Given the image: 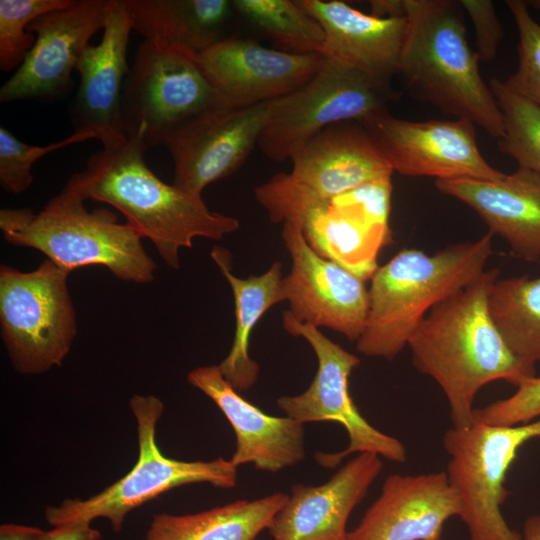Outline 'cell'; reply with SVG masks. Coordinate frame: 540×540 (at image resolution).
I'll return each instance as SVG.
<instances>
[{
  "mask_svg": "<svg viewBox=\"0 0 540 540\" xmlns=\"http://www.w3.org/2000/svg\"><path fill=\"white\" fill-rule=\"evenodd\" d=\"M499 270H484L467 286L434 306L408 341L414 366L443 391L454 427L473 423L480 389L504 380L517 387L535 367L509 350L490 312L488 299Z\"/></svg>",
  "mask_w": 540,
  "mask_h": 540,
  "instance_id": "cell-1",
  "label": "cell"
},
{
  "mask_svg": "<svg viewBox=\"0 0 540 540\" xmlns=\"http://www.w3.org/2000/svg\"><path fill=\"white\" fill-rule=\"evenodd\" d=\"M147 147L139 135L128 136L118 146L103 147L64 188L84 200L116 208L142 237L151 240L169 267L178 269L180 250L191 248L194 238L222 240L238 230L239 221L209 210L201 195L159 179L145 163Z\"/></svg>",
  "mask_w": 540,
  "mask_h": 540,
  "instance_id": "cell-2",
  "label": "cell"
},
{
  "mask_svg": "<svg viewBox=\"0 0 540 540\" xmlns=\"http://www.w3.org/2000/svg\"><path fill=\"white\" fill-rule=\"evenodd\" d=\"M408 26L397 74L410 94L499 140L503 120L467 41L460 1L404 0Z\"/></svg>",
  "mask_w": 540,
  "mask_h": 540,
  "instance_id": "cell-3",
  "label": "cell"
},
{
  "mask_svg": "<svg viewBox=\"0 0 540 540\" xmlns=\"http://www.w3.org/2000/svg\"><path fill=\"white\" fill-rule=\"evenodd\" d=\"M492 234L449 245L433 254L403 249L371 277L369 311L357 350L393 360L427 313L458 292L486 267Z\"/></svg>",
  "mask_w": 540,
  "mask_h": 540,
  "instance_id": "cell-4",
  "label": "cell"
},
{
  "mask_svg": "<svg viewBox=\"0 0 540 540\" xmlns=\"http://www.w3.org/2000/svg\"><path fill=\"white\" fill-rule=\"evenodd\" d=\"M84 199L63 188L42 210L1 209L0 230L10 244L29 247L68 271L102 265L117 278L146 284L157 268L130 224L107 208L86 209Z\"/></svg>",
  "mask_w": 540,
  "mask_h": 540,
  "instance_id": "cell-5",
  "label": "cell"
},
{
  "mask_svg": "<svg viewBox=\"0 0 540 540\" xmlns=\"http://www.w3.org/2000/svg\"><path fill=\"white\" fill-rule=\"evenodd\" d=\"M391 195L388 176L331 198H309L264 185L256 200L272 222H297L318 255L366 282L379 267L380 250L392 242Z\"/></svg>",
  "mask_w": 540,
  "mask_h": 540,
  "instance_id": "cell-6",
  "label": "cell"
},
{
  "mask_svg": "<svg viewBox=\"0 0 540 540\" xmlns=\"http://www.w3.org/2000/svg\"><path fill=\"white\" fill-rule=\"evenodd\" d=\"M129 407L137 424L138 458L122 478L87 499L69 498L58 506H48L44 517L49 525L86 523L97 518L110 521L119 532L129 512L163 493L193 483H209L221 488L237 484V466L230 459L181 461L165 456L156 442V426L164 404L153 395H133Z\"/></svg>",
  "mask_w": 540,
  "mask_h": 540,
  "instance_id": "cell-7",
  "label": "cell"
},
{
  "mask_svg": "<svg viewBox=\"0 0 540 540\" xmlns=\"http://www.w3.org/2000/svg\"><path fill=\"white\" fill-rule=\"evenodd\" d=\"M69 274L48 259L29 272L1 265V337L19 374L38 375L61 367L70 352L77 321Z\"/></svg>",
  "mask_w": 540,
  "mask_h": 540,
  "instance_id": "cell-8",
  "label": "cell"
},
{
  "mask_svg": "<svg viewBox=\"0 0 540 540\" xmlns=\"http://www.w3.org/2000/svg\"><path fill=\"white\" fill-rule=\"evenodd\" d=\"M224 109L197 55L144 41L127 75L122 101L125 132L147 146L166 145L195 119Z\"/></svg>",
  "mask_w": 540,
  "mask_h": 540,
  "instance_id": "cell-9",
  "label": "cell"
},
{
  "mask_svg": "<svg viewBox=\"0 0 540 540\" xmlns=\"http://www.w3.org/2000/svg\"><path fill=\"white\" fill-rule=\"evenodd\" d=\"M540 438V418L514 426L473 422L445 431L446 475L460 502L470 540H521L501 513L508 497L506 474L519 449Z\"/></svg>",
  "mask_w": 540,
  "mask_h": 540,
  "instance_id": "cell-10",
  "label": "cell"
},
{
  "mask_svg": "<svg viewBox=\"0 0 540 540\" xmlns=\"http://www.w3.org/2000/svg\"><path fill=\"white\" fill-rule=\"evenodd\" d=\"M398 95L362 71L326 58L315 75L297 90L275 99L258 146L274 161L290 159L309 138L345 121L361 122L388 112Z\"/></svg>",
  "mask_w": 540,
  "mask_h": 540,
  "instance_id": "cell-11",
  "label": "cell"
},
{
  "mask_svg": "<svg viewBox=\"0 0 540 540\" xmlns=\"http://www.w3.org/2000/svg\"><path fill=\"white\" fill-rule=\"evenodd\" d=\"M282 325L288 334L304 338L313 349L318 368L309 387L301 394L281 396L276 403L284 414L302 424L333 421L342 425L348 446L336 453L317 452L316 462L334 468L348 455L370 452L394 463H404V444L373 427L354 404L348 387L349 376L360 359L325 336L317 327L294 319L287 310Z\"/></svg>",
  "mask_w": 540,
  "mask_h": 540,
  "instance_id": "cell-12",
  "label": "cell"
},
{
  "mask_svg": "<svg viewBox=\"0 0 540 540\" xmlns=\"http://www.w3.org/2000/svg\"><path fill=\"white\" fill-rule=\"evenodd\" d=\"M393 172L437 180L498 181L505 173L492 167L479 151L474 124L452 121H408L388 112L361 121Z\"/></svg>",
  "mask_w": 540,
  "mask_h": 540,
  "instance_id": "cell-13",
  "label": "cell"
},
{
  "mask_svg": "<svg viewBox=\"0 0 540 540\" xmlns=\"http://www.w3.org/2000/svg\"><path fill=\"white\" fill-rule=\"evenodd\" d=\"M281 236L292 263L281 283L289 302L287 312L299 322L326 327L357 341L369 311L365 281L318 255L297 222H284Z\"/></svg>",
  "mask_w": 540,
  "mask_h": 540,
  "instance_id": "cell-14",
  "label": "cell"
},
{
  "mask_svg": "<svg viewBox=\"0 0 540 540\" xmlns=\"http://www.w3.org/2000/svg\"><path fill=\"white\" fill-rule=\"evenodd\" d=\"M324 60L321 54L285 52L235 36L197 55L224 109L245 108L283 97L309 81Z\"/></svg>",
  "mask_w": 540,
  "mask_h": 540,
  "instance_id": "cell-15",
  "label": "cell"
},
{
  "mask_svg": "<svg viewBox=\"0 0 540 540\" xmlns=\"http://www.w3.org/2000/svg\"><path fill=\"white\" fill-rule=\"evenodd\" d=\"M102 30L101 41L87 45L75 67L80 84L69 113L74 132L89 133L107 148L128 138L122 114L130 71L127 47L133 30L127 0H108Z\"/></svg>",
  "mask_w": 540,
  "mask_h": 540,
  "instance_id": "cell-16",
  "label": "cell"
},
{
  "mask_svg": "<svg viewBox=\"0 0 540 540\" xmlns=\"http://www.w3.org/2000/svg\"><path fill=\"white\" fill-rule=\"evenodd\" d=\"M273 102L212 111L178 130L165 145L174 162L173 185L201 195L239 169L258 146Z\"/></svg>",
  "mask_w": 540,
  "mask_h": 540,
  "instance_id": "cell-17",
  "label": "cell"
},
{
  "mask_svg": "<svg viewBox=\"0 0 540 540\" xmlns=\"http://www.w3.org/2000/svg\"><path fill=\"white\" fill-rule=\"evenodd\" d=\"M107 6L108 0H76L33 20L27 31L36 33V41L0 88V101L53 99L67 91L83 50L104 27Z\"/></svg>",
  "mask_w": 540,
  "mask_h": 540,
  "instance_id": "cell-18",
  "label": "cell"
},
{
  "mask_svg": "<svg viewBox=\"0 0 540 540\" xmlns=\"http://www.w3.org/2000/svg\"><path fill=\"white\" fill-rule=\"evenodd\" d=\"M290 159L291 172L276 176L289 190L309 198H331L393 173L370 132L358 121L324 128Z\"/></svg>",
  "mask_w": 540,
  "mask_h": 540,
  "instance_id": "cell-19",
  "label": "cell"
},
{
  "mask_svg": "<svg viewBox=\"0 0 540 540\" xmlns=\"http://www.w3.org/2000/svg\"><path fill=\"white\" fill-rule=\"evenodd\" d=\"M460 502L444 472L393 474L346 540H440Z\"/></svg>",
  "mask_w": 540,
  "mask_h": 540,
  "instance_id": "cell-20",
  "label": "cell"
},
{
  "mask_svg": "<svg viewBox=\"0 0 540 540\" xmlns=\"http://www.w3.org/2000/svg\"><path fill=\"white\" fill-rule=\"evenodd\" d=\"M190 385L208 396L233 428L236 446L230 461L237 467L278 472L305 459L304 424L288 416H272L247 401L224 378L218 365L187 374Z\"/></svg>",
  "mask_w": 540,
  "mask_h": 540,
  "instance_id": "cell-21",
  "label": "cell"
},
{
  "mask_svg": "<svg viewBox=\"0 0 540 540\" xmlns=\"http://www.w3.org/2000/svg\"><path fill=\"white\" fill-rule=\"evenodd\" d=\"M383 468L377 454L359 453L321 485L296 484L274 516L273 540H346L347 521Z\"/></svg>",
  "mask_w": 540,
  "mask_h": 540,
  "instance_id": "cell-22",
  "label": "cell"
},
{
  "mask_svg": "<svg viewBox=\"0 0 540 540\" xmlns=\"http://www.w3.org/2000/svg\"><path fill=\"white\" fill-rule=\"evenodd\" d=\"M297 2L324 30L321 55L392 86L407 33L406 16L379 18L337 0Z\"/></svg>",
  "mask_w": 540,
  "mask_h": 540,
  "instance_id": "cell-23",
  "label": "cell"
},
{
  "mask_svg": "<svg viewBox=\"0 0 540 540\" xmlns=\"http://www.w3.org/2000/svg\"><path fill=\"white\" fill-rule=\"evenodd\" d=\"M437 189L469 206L527 262H540V173L518 169L498 181L436 180Z\"/></svg>",
  "mask_w": 540,
  "mask_h": 540,
  "instance_id": "cell-24",
  "label": "cell"
},
{
  "mask_svg": "<svg viewBox=\"0 0 540 540\" xmlns=\"http://www.w3.org/2000/svg\"><path fill=\"white\" fill-rule=\"evenodd\" d=\"M133 30L145 41L196 55L230 37L238 14L229 0H127Z\"/></svg>",
  "mask_w": 540,
  "mask_h": 540,
  "instance_id": "cell-25",
  "label": "cell"
},
{
  "mask_svg": "<svg viewBox=\"0 0 540 540\" xmlns=\"http://www.w3.org/2000/svg\"><path fill=\"white\" fill-rule=\"evenodd\" d=\"M211 257L228 281L235 305V332L228 355L218 365L224 378L238 392L249 390L259 376V365L249 355V339L257 322L272 306L285 301L282 264L274 262L261 275L240 278L232 273L229 252L215 247Z\"/></svg>",
  "mask_w": 540,
  "mask_h": 540,
  "instance_id": "cell-26",
  "label": "cell"
},
{
  "mask_svg": "<svg viewBox=\"0 0 540 540\" xmlns=\"http://www.w3.org/2000/svg\"><path fill=\"white\" fill-rule=\"evenodd\" d=\"M287 499L288 494L276 492L197 513L154 514L145 540H254L270 527Z\"/></svg>",
  "mask_w": 540,
  "mask_h": 540,
  "instance_id": "cell-27",
  "label": "cell"
},
{
  "mask_svg": "<svg viewBox=\"0 0 540 540\" xmlns=\"http://www.w3.org/2000/svg\"><path fill=\"white\" fill-rule=\"evenodd\" d=\"M491 318L511 353L522 363L540 362V276L498 279L489 294Z\"/></svg>",
  "mask_w": 540,
  "mask_h": 540,
  "instance_id": "cell-28",
  "label": "cell"
},
{
  "mask_svg": "<svg viewBox=\"0 0 540 540\" xmlns=\"http://www.w3.org/2000/svg\"><path fill=\"white\" fill-rule=\"evenodd\" d=\"M238 15L267 35L282 51L321 54L325 33L297 1L234 0Z\"/></svg>",
  "mask_w": 540,
  "mask_h": 540,
  "instance_id": "cell-29",
  "label": "cell"
},
{
  "mask_svg": "<svg viewBox=\"0 0 540 540\" xmlns=\"http://www.w3.org/2000/svg\"><path fill=\"white\" fill-rule=\"evenodd\" d=\"M489 86L503 120L499 150L519 167L540 173V107L510 91L497 78L491 79Z\"/></svg>",
  "mask_w": 540,
  "mask_h": 540,
  "instance_id": "cell-30",
  "label": "cell"
},
{
  "mask_svg": "<svg viewBox=\"0 0 540 540\" xmlns=\"http://www.w3.org/2000/svg\"><path fill=\"white\" fill-rule=\"evenodd\" d=\"M76 0H0V70L18 69L36 36L28 29L36 18L70 7Z\"/></svg>",
  "mask_w": 540,
  "mask_h": 540,
  "instance_id": "cell-31",
  "label": "cell"
},
{
  "mask_svg": "<svg viewBox=\"0 0 540 540\" xmlns=\"http://www.w3.org/2000/svg\"><path fill=\"white\" fill-rule=\"evenodd\" d=\"M518 31V65L504 85L540 107V23L530 14L526 1L505 2Z\"/></svg>",
  "mask_w": 540,
  "mask_h": 540,
  "instance_id": "cell-32",
  "label": "cell"
},
{
  "mask_svg": "<svg viewBox=\"0 0 540 540\" xmlns=\"http://www.w3.org/2000/svg\"><path fill=\"white\" fill-rule=\"evenodd\" d=\"M95 139L89 133L73 132L69 137L45 146L29 145L18 140L9 130L0 127V185L9 193H21L32 182L33 164L44 155L68 145Z\"/></svg>",
  "mask_w": 540,
  "mask_h": 540,
  "instance_id": "cell-33",
  "label": "cell"
},
{
  "mask_svg": "<svg viewBox=\"0 0 540 540\" xmlns=\"http://www.w3.org/2000/svg\"><path fill=\"white\" fill-rule=\"evenodd\" d=\"M540 417V377L523 380L509 397L494 401L473 412V422L493 426L525 424Z\"/></svg>",
  "mask_w": 540,
  "mask_h": 540,
  "instance_id": "cell-34",
  "label": "cell"
},
{
  "mask_svg": "<svg viewBox=\"0 0 540 540\" xmlns=\"http://www.w3.org/2000/svg\"><path fill=\"white\" fill-rule=\"evenodd\" d=\"M460 3L474 25L479 61L493 60L503 38V29L493 3L489 0H461Z\"/></svg>",
  "mask_w": 540,
  "mask_h": 540,
  "instance_id": "cell-35",
  "label": "cell"
},
{
  "mask_svg": "<svg viewBox=\"0 0 540 540\" xmlns=\"http://www.w3.org/2000/svg\"><path fill=\"white\" fill-rule=\"evenodd\" d=\"M101 533L86 523H71L41 530L35 540H100Z\"/></svg>",
  "mask_w": 540,
  "mask_h": 540,
  "instance_id": "cell-36",
  "label": "cell"
},
{
  "mask_svg": "<svg viewBox=\"0 0 540 540\" xmlns=\"http://www.w3.org/2000/svg\"><path fill=\"white\" fill-rule=\"evenodd\" d=\"M371 15L379 18L404 17V0L370 1Z\"/></svg>",
  "mask_w": 540,
  "mask_h": 540,
  "instance_id": "cell-37",
  "label": "cell"
},
{
  "mask_svg": "<svg viewBox=\"0 0 540 540\" xmlns=\"http://www.w3.org/2000/svg\"><path fill=\"white\" fill-rule=\"evenodd\" d=\"M36 535L31 526L8 523L0 528V540H35Z\"/></svg>",
  "mask_w": 540,
  "mask_h": 540,
  "instance_id": "cell-38",
  "label": "cell"
},
{
  "mask_svg": "<svg viewBox=\"0 0 540 540\" xmlns=\"http://www.w3.org/2000/svg\"><path fill=\"white\" fill-rule=\"evenodd\" d=\"M521 540H540V514L526 519L521 533Z\"/></svg>",
  "mask_w": 540,
  "mask_h": 540,
  "instance_id": "cell-39",
  "label": "cell"
},
{
  "mask_svg": "<svg viewBox=\"0 0 540 540\" xmlns=\"http://www.w3.org/2000/svg\"><path fill=\"white\" fill-rule=\"evenodd\" d=\"M526 3L529 7H532L533 9L540 11V0H530V1H526Z\"/></svg>",
  "mask_w": 540,
  "mask_h": 540,
  "instance_id": "cell-40",
  "label": "cell"
}]
</instances>
